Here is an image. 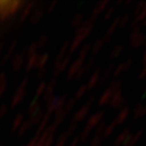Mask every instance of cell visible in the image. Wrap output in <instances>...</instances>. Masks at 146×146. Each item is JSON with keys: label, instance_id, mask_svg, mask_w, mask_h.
<instances>
[{"label": "cell", "instance_id": "obj_54", "mask_svg": "<svg viewBox=\"0 0 146 146\" xmlns=\"http://www.w3.org/2000/svg\"><path fill=\"white\" fill-rule=\"evenodd\" d=\"M144 98H146V90L142 93V99H144Z\"/></svg>", "mask_w": 146, "mask_h": 146}, {"label": "cell", "instance_id": "obj_15", "mask_svg": "<svg viewBox=\"0 0 146 146\" xmlns=\"http://www.w3.org/2000/svg\"><path fill=\"white\" fill-rule=\"evenodd\" d=\"M110 5V0H102V1H99L96 5H94L93 10H92V14H91V15L95 16V17H99V16L101 15V13H102V12H104Z\"/></svg>", "mask_w": 146, "mask_h": 146}, {"label": "cell", "instance_id": "obj_45", "mask_svg": "<svg viewBox=\"0 0 146 146\" xmlns=\"http://www.w3.org/2000/svg\"><path fill=\"white\" fill-rule=\"evenodd\" d=\"M146 78V65H143V68L141 69V72L137 75V79L139 80H144Z\"/></svg>", "mask_w": 146, "mask_h": 146}, {"label": "cell", "instance_id": "obj_46", "mask_svg": "<svg viewBox=\"0 0 146 146\" xmlns=\"http://www.w3.org/2000/svg\"><path fill=\"white\" fill-rule=\"evenodd\" d=\"M46 74H47V68H46V67H43V68H40V69H38V74H37V78H38V79L43 78Z\"/></svg>", "mask_w": 146, "mask_h": 146}, {"label": "cell", "instance_id": "obj_5", "mask_svg": "<svg viewBox=\"0 0 146 146\" xmlns=\"http://www.w3.org/2000/svg\"><path fill=\"white\" fill-rule=\"evenodd\" d=\"M132 65H133V58H125V61H122L121 63H119V65H117V66L114 68V70H113V73H111V77L114 79H116V78H118L120 75L128 73L129 69L132 67Z\"/></svg>", "mask_w": 146, "mask_h": 146}, {"label": "cell", "instance_id": "obj_7", "mask_svg": "<svg viewBox=\"0 0 146 146\" xmlns=\"http://www.w3.org/2000/svg\"><path fill=\"white\" fill-rule=\"evenodd\" d=\"M84 62H86V60L77 58L72 64H70V66H69L67 69V75H66V80H67V81L73 80L74 77L76 76V74L78 73L79 69L84 66Z\"/></svg>", "mask_w": 146, "mask_h": 146}, {"label": "cell", "instance_id": "obj_30", "mask_svg": "<svg viewBox=\"0 0 146 146\" xmlns=\"http://www.w3.org/2000/svg\"><path fill=\"white\" fill-rule=\"evenodd\" d=\"M42 16H43V11L42 10H36L34 14H31V24H38L39 22L42 20Z\"/></svg>", "mask_w": 146, "mask_h": 146}, {"label": "cell", "instance_id": "obj_39", "mask_svg": "<svg viewBox=\"0 0 146 146\" xmlns=\"http://www.w3.org/2000/svg\"><path fill=\"white\" fill-rule=\"evenodd\" d=\"M106 125H107V122H106V121H104V120H102L99 125L95 127V133H94V134L102 135V133H103V131H104V129H105V127H106Z\"/></svg>", "mask_w": 146, "mask_h": 146}, {"label": "cell", "instance_id": "obj_52", "mask_svg": "<svg viewBox=\"0 0 146 146\" xmlns=\"http://www.w3.org/2000/svg\"><path fill=\"white\" fill-rule=\"evenodd\" d=\"M141 62L143 65H146V49H145V51H144V53H143V56H142Z\"/></svg>", "mask_w": 146, "mask_h": 146}, {"label": "cell", "instance_id": "obj_18", "mask_svg": "<svg viewBox=\"0 0 146 146\" xmlns=\"http://www.w3.org/2000/svg\"><path fill=\"white\" fill-rule=\"evenodd\" d=\"M55 86H56V80L55 79H52L48 87H46V90L43 92V99L46 102H49L50 100L53 98V92H54V89H55Z\"/></svg>", "mask_w": 146, "mask_h": 146}, {"label": "cell", "instance_id": "obj_26", "mask_svg": "<svg viewBox=\"0 0 146 146\" xmlns=\"http://www.w3.org/2000/svg\"><path fill=\"white\" fill-rule=\"evenodd\" d=\"M143 134H144V129H140V130H137L136 131V133H134V134L132 135V139H131L130 143H129L127 146H135L136 144L139 143V141L142 139Z\"/></svg>", "mask_w": 146, "mask_h": 146}, {"label": "cell", "instance_id": "obj_40", "mask_svg": "<svg viewBox=\"0 0 146 146\" xmlns=\"http://www.w3.org/2000/svg\"><path fill=\"white\" fill-rule=\"evenodd\" d=\"M76 131H77V125H70L66 130L63 132V133L69 139L72 135H74V133H75Z\"/></svg>", "mask_w": 146, "mask_h": 146}, {"label": "cell", "instance_id": "obj_49", "mask_svg": "<svg viewBox=\"0 0 146 146\" xmlns=\"http://www.w3.org/2000/svg\"><path fill=\"white\" fill-rule=\"evenodd\" d=\"M22 118H23V116H22V115L16 116V122H13V128H14V127H15V128H17L19 125H21V121H23V120H22Z\"/></svg>", "mask_w": 146, "mask_h": 146}, {"label": "cell", "instance_id": "obj_17", "mask_svg": "<svg viewBox=\"0 0 146 146\" xmlns=\"http://www.w3.org/2000/svg\"><path fill=\"white\" fill-rule=\"evenodd\" d=\"M105 44V41H104V38L102 37V38H98L93 43H91V49H90V52L92 54V58H94L95 55H98L100 52H101V50L103 49Z\"/></svg>", "mask_w": 146, "mask_h": 146}, {"label": "cell", "instance_id": "obj_19", "mask_svg": "<svg viewBox=\"0 0 146 146\" xmlns=\"http://www.w3.org/2000/svg\"><path fill=\"white\" fill-rule=\"evenodd\" d=\"M113 92L110 91V89H106L104 92L102 93V95L99 98V101H98V105L99 106H105V105L110 104V99H111V96H113Z\"/></svg>", "mask_w": 146, "mask_h": 146}, {"label": "cell", "instance_id": "obj_16", "mask_svg": "<svg viewBox=\"0 0 146 146\" xmlns=\"http://www.w3.org/2000/svg\"><path fill=\"white\" fill-rule=\"evenodd\" d=\"M131 133H132V132H131V129L129 127L125 128V129L117 135V137H116L114 143H113V146H122V144H123L125 141L127 140V137L130 135Z\"/></svg>", "mask_w": 146, "mask_h": 146}, {"label": "cell", "instance_id": "obj_20", "mask_svg": "<svg viewBox=\"0 0 146 146\" xmlns=\"http://www.w3.org/2000/svg\"><path fill=\"white\" fill-rule=\"evenodd\" d=\"M123 50H125V46H123L122 43H118V44L114 46V48L110 50V58L113 60V61H114V60H117V58L122 54Z\"/></svg>", "mask_w": 146, "mask_h": 146}, {"label": "cell", "instance_id": "obj_13", "mask_svg": "<svg viewBox=\"0 0 146 146\" xmlns=\"http://www.w3.org/2000/svg\"><path fill=\"white\" fill-rule=\"evenodd\" d=\"M69 62H70V55H67L65 56V58L63 60L62 62L56 63L54 64V70H53V76L54 77H58L67 68V66L69 65Z\"/></svg>", "mask_w": 146, "mask_h": 146}, {"label": "cell", "instance_id": "obj_12", "mask_svg": "<svg viewBox=\"0 0 146 146\" xmlns=\"http://www.w3.org/2000/svg\"><path fill=\"white\" fill-rule=\"evenodd\" d=\"M130 113H131L130 107L127 106V105L123 106L121 110H119V113L117 114L115 120H114V122L116 123V125L118 127V125H122L125 120L128 119V117H129V115H130Z\"/></svg>", "mask_w": 146, "mask_h": 146}, {"label": "cell", "instance_id": "obj_53", "mask_svg": "<svg viewBox=\"0 0 146 146\" xmlns=\"http://www.w3.org/2000/svg\"><path fill=\"white\" fill-rule=\"evenodd\" d=\"M132 0H123V2H122V5H132Z\"/></svg>", "mask_w": 146, "mask_h": 146}, {"label": "cell", "instance_id": "obj_56", "mask_svg": "<svg viewBox=\"0 0 146 146\" xmlns=\"http://www.w3.org/2000/svg\"><path fill=\"white\" fill-rule=\"evenodd\" d=\"M144 146H146V143H145V144H144Z\"/></svg>", "mask_w": 146, "mask_h": 146}, {"label": "cell", "instance_id": "obj_50", "mask_svg": "<svg viewBox=\"0 0 146 146\" xmlns=\"http://www.w3.org/2000/svg\"><path fill=\"white\" fill-rule=\"evenodd\" d=\"M58 5V2L56 1H53V2H51L50 5H49V7H48V12L50 13V12H52L54 9H55V7Z\"/></svg>", "mask_w": 146, "mask_h": 146}, {"label": "cell", "instance_id": "obj_14", "mask_svg": "<svg viewBox=\"0 0 146 146\" xmlns=\"http://www.w3.org/2000/svg\"><path fill=\"white\" fill-rule=\"evenodd\" d=\"M114 68H115V65H114V63H110V65L106 67L105 72L103 73V75L100 77V80H99V82H98V86H96V88H103V87H104V84H106L107 79L110 78V76H111V73H113Z\"/></svg>", "mask_w": 146, "mask_h": 146}, {"label": "cell", "instance_id": "obj_8", "mask_svg": "<svg viewBox=\"0 0 146 146\" xmlns=\"http://www.w3.org/2000/svg\"><path fill=\"white\" fill-rule=\"evenodd\" d=\"M104 115H105V111H103V110H100V111L94 113L93 115H91L88 118L86 127H88V128H90V129H92V130H93L94 128H95V127H96V125H99L100 122L103 120Z\"/></svg>", "mask_w": 146, "mask_h": 146}, {"label": "cell", "instance_id": "obj_55", "mask_svg": "<svg viewBox=\"0 0 146 146\" xmlns=\"http://www.w3.org/2000/svg\"><path fill=\"white\" fill-rule=\"evenodd\" d=\"M142 23H143V26L146 27V17H145V19H144V21L142 22Z\"/></svg>", "mask_w": 146, "mask_h": 146}, {"label": "cell", "instance_id": "obj_32", "mask_svg": "<svg viewBox=\"0 0 146 146\" xmlns=\"http://www.w3.org/2000/svg\"><path fill=\"white\" fill-rule=\"evenodd\" d=\"M115 11H116V7L115 5H110V7H107V9L105 10V13L103 15V20L105 22L110 21V19L113 17V15L115 14Z\"/></svg>", "mask_w": 146, "mask_h": 146}, {"label": "cell", "instance_id": "obj_36", "mask_svg": "<svg viewBox=\"0 0 146 146\" xmlns=\"http://www.w3.org/2000/svg\"><path fill=\"white\" fill-rule=\"evenodd\" d=\"M23 64H24V61H23L22 56L21 55H17L14 58V61L12 62V68H13V70H19L23 66Z\"/></svg>", "mask_w": 146, "mask_h": 146}, {"label": "cell", "instance_id": "obj_28", "mask_svg": "<svg viewBox=\"0 0 146 146\" xmlns=\"http://www.w3.org/2000/svg\"><path fill=\"white\" fill-rule=\"evenodd\" d=\"M76 104H77V100L74 99V98H70V99H68L67 101L65 102V105H64L63 110L68 114L69 111H72V110H74V107L76 106Z\"/></svg>", "mask_w": 146, "mask_h": 146}, {"label": "cell", "instance_id": "obj_44", "mask_svg": "<svg viewBox=\"0 0 146 146\" xmlns=\"http://www.w3.org/2000/svg\"><path fill=\"white\" fill-rule=\"evenodd\" d=\"M46 87H47V84H44V82H41V84H39V87H38V89H37V91H36L37 96H40V95L43 94L44 90H46Z\"/></svg>", "mask_w": 146, "mask_h": 146}, {"label": "cell", "instance_id": "obj_35", "mask_svg": "<svg viewBox=\"0 0 146 146\" xmlns=\"http://www.w3.org/2000/svg\"><path fill=\"white\" fill-rule=\"evenodd\" d=\"M103 145V137L102 135L94 134L90 141V146H102Z\"/></svg>", "mask_w": 146, "mask_h": 146}, {"label": "cell", "instance_id": "obj_22", "mask_svg": "<svg viewBox=\"0 0 146 146\" xmlns=\"http://www.w3.org/2000/svg\"><path fill=\"white\" fill-rule=\"evenodd\" d=\"M119 21H120V16H117L115 17L113 22H111V24L110 25V27L107 28V31H106V34H105V36H108V37H111L114 34H115V31L118 29V27H119Z\"/></svg>", "mask_w": 146, "mask_h": 146}, {"label": "cell", "instance_id": "obj_42", "mask_svg": "<svg viewBox=\"0 0 146 146\" xmlns=\"http://www.w3.org/2000/svg\"><path fill=\"white\" fill-rule=\"evenodd\" d=\"M96 100H98L96 95H95V94H91V95L88 98V100H87V103H86V105L88 106L89 108H91V107H93V105L95 104Z\"/></svg>", "mask_w": 146, "mask_h": 146}, {"label": "cell", "instance_id": "obj_21", "mask_svg": "<svg viewBox=\"0 0 146 146\" xmlns=\"http://www.w3.org/2000/svg\"><path fill=\"white\" fill-rule=\"evenodd\" d=\"M84 13H76L75 15L73 16L72 21H70V25L74 28H79L84 24Z\"/></svg>", "mask_w": 146, "mask_h": 146}, {"label": "cell", "instance_id": "obj_1", "mask_svg": "<svg viewBox=\"0 0 146 146\" xmlns=\"http://www.w3.org/2000/svg\"><path fill=\"white\" fill-rule=\"evenodd\" d=\"M93 26H94L93 23L90 22L89 20H87V21L84 22V24H82L81 26L76 29L75 38H74L73 41L70 42V44H69V50H68L69 54L75 53L77 49H79V48L81 47V44H82V42L84 41V39L88 38L89 35L92 33Z\"/></svg>", "mask_w": 146, "mask_h": 146}, {"label": "cell", "instance_id": "obj_58", "mask_svg": "<svg viewBox=\"0 0 146 146\" xmlns=\"http://www.w3.org/2000/svg\"><path fill=\"white\" fill-rule=\"evenodd\" d=\"M145 46H146V40H145Z\"/></svg>", "mask_w": 146, "mask_h": 146}, {"label": "cell", "instance_id": "obj_3", "mask_svg": "<svg viewBox=\"0 0 146 146\" xmlns=\"http://www.w3.org/2000/svg\"><path fill=\"white\" fill-rule=\"evenodd\" d=\"M146 35L142 31V29H135L131 31L129 35V42H130V48L133 50H137L145 46Z\"/></svg>", "mask_w": 146, "mask_h": 146}, {"label": "cell", "instance_id": "obj_31", "mask_svg": "<svg viewBox=\"0 0 146 146\" xmlns=\"http://www.w3.org/2000/svg\"><path fill=\"white\" fill-rule=\"evenodd\" d=\"M88 92V90H87V87H86V84H81L78 89H77V91H76V93H75V96H74V99H76L77 101L78 100H81L84 98L86 93Z\"/></svg>", "mask_w": 146, "mask_h": 146}, {"label": "cell", "instance_id": "obj_48", "mask_svg": "<svg viewBox=\"0 0 146 146\" xmlns=\"http://www.w3.org/2000/svg\"><path fill=\"white\" fill-rule=\"evenodd\" d=\"M79 143H80V139H79V135H76L73 139V140H72V142H70L69 146H78Z\"/></svg>", "mask_w": 146, "mask_h": 146}, {"label": "cell", "instance_id": "obj_25", "mask_svg": "<svg viewBox=\"0 0 146 146\" xmlns=\"http://www.w3.org/2000/svg\"><path fill=\"white\" fill-rule=\"evenodd\" d=\"M49 61V54L48 53H43L41 55H38L37 58V62H36V67L37 69H40V68L46 67V64Z\"/></svg>", "mask_w": 146, "mask_h": 146}, {"label": "cell", "instance_id": "obj_4", "mask_svg": "<svg viewBox=\"0 0 146 146\" xmlns=\"http://www.w3.org/2000/svg\"><path fill=\"white\" fill-rule=\"evenodd\" d=\"M68 100V94H64L62 96H53L52 99L48 102L47 111L55 113L58 110H62L65 105V102Z\"/></svg>", "mask_w": 146, "mask_h": 146}, {"label": "cell", "instance_id": "obj_11", "mask_svg": "<svg viewBox=\"0 0 146 146\" xmlns=\"http://www.w3.org/2000/svg\"><path fill=\"white\" fill-rule=\"evenodd\" d=\"M89 110H90V108H89L87 105L86 104L82 105V106L75 113V115L73 116V118H72V120H70L72 125H75L76 122H81V121L88 116Z\"/></svg>", "mask_w": 146, "mask_h": 146}, {"label": "cell", "instance_id": "obj_2", "mask_svg": "<svg viewBox=\"0 0 146 146\" xmlns=\"http://www.w3.org/2000/svg\"><path fill=\"white\" fill-rule=\"evenodd\" d=\"M21 1H0V20H5L20 10Z\"/></svg>", "mask_w": 146, "mask_h": 146}, {"label": "cell", "instance_id": "obj_33", "mask_svg": "<svg viewBox=\"0 0 146 146\" xmlns=\"http://www.w3.org/2000/svg\"><path fill=\"white\" fill-rule=\"evenodd\" d=\"M130 14H128V13H125L123 14L122 16H120V21H119V27L120 29H123L125 27L128 26V24L130 23Z\"/></svg>", "mask_w": 146, "mask_h": 146}, {"label": "cell", "instance_id": "obj_27", "mask_svg": "<svg viewBox=\"0 0 146 146\" xmlns=\"http://www.w3.org/2000/svg\"><path fill=\"white\" fill-rule=\"evenodd\" d=\"M92 133V129H90L88 127H84V129L81 130L80 134H79V139H80V143H84V142L88 140L90 135Z\"/></svg>", "mask_w": 146, "mask_h": 146}, {"label": "cell", "instance_id": "obj_47", "mask_svg": "<svg viewBox=\"0 0 146 146\" xmlns=\"http://www.w3.org/2000/svg\"><path fill=\"white\" fill-rule=\"evenodd\" d=\"M130 29L131 31H135V29H142L139 23H136L135 21H132L130 23Z\"/></svg>", "mask_w": 146, "mask_h": 146}, {"label": "cell", "instance_id": "obj_34", "mask_svg": "<svg viewBox=\"0 0 146 146\" xmlns=\"http://www.w3.org/2000/svg\"><path fill=\"white\" fill-rule=\"evenodd\" d=\"M24 96H25V92L24 93L22 92V87H21V88L16 91V95H14V98L12 100V106H15V105L19 104L22 100H23Z\"/></svg>", "mask_w": 146, "mask_h": 146}, {"label": "cell", "instance_id": "obj_9", "mask_svg": "<svg viewBox=\"0 0 146 146\" xmlns=\"http://www.w3.org/2000/svg\"><path fill=\"white\" fill-rule=\"evenodd\" d=\"M145 116H146V104L142 103V102H137L135 107H134V110L132 111V122L142 119Z\"/></svg>", "mask_w": 146, "mask_h": 146}, {"label": "cell", "instance_id": "obj_29", "mask_svg": "<svg viewBox=\"0 0 146 146\" xmlns=\"http://www.w3.org/2000/svg\"><path fill=\"white\" fill-rule=\"evenodd\" d=\"M90 49H91V43H84V46H81V48H80V51H79L78 58L86 60V58H87V56H88L89 52H90Z\"/></svg>", "mask_w": 146, "mask_h": 146}, {"label": "cell", "instance_id": "obj_10", "mask_svg": "<svg viewBox=\"0 0 146 146\" xmlns=\"http://www.w3.org/2000/svg\"><path fill=\"white\" fill-rule=\"evenodd\" d=\"M101 69H102L101 67H96L94 69L93 74L90 76L88 82L86 84V87H87L88 91H92L94 88H96L98 82H99L100 80V77H101Z\"/></svg>", "mask_w": 146, "mask_h": 146}, {"label": "cell", "instance_id": "obj_24", "mask_svg": "<svg viewBox=\"0 0 146 146\" xmlns=\"http://www.w3.org/2000/svg\"><path fill=\"white\" fill-rule=\"evenodd\" d=\"M116 123L114 122V120L110 122V123H107V125L105 127L104 131H103V133H102V137L103 139H107V137H110L113 133H114V131L116 130Z\"/></svg>", "mask_w": 146, "mask_h": 146}, {"label": "cell", "instance_id": "obj_43", "mask_svg": "<svg viewBox=\"0 0 146 146\" xmlns=\"http://www.w3.org/2000/svg\"><path fill=\"white\" fill-rule=\"evenodd\" d=\"M87 74H86V70H84V66L80 68L78 70V73L76 74V76L74 77V80H76V81H78V80H80L81 78H84V76H86Z\"/></svg>", "mask_w": 146, "mask_h": 146}, {"label": "cell", "instance_id": "obj_41", "mask_svg": "<svg viewBox=\"0 0 146 146\" xmlns=\"http://www.w3.org/2000/svg\"><path fill=\"white\" fill-rule=\"evenodd\" d=\"M48 36L47 35H41L40 36V38H39V40L36 42V46L37 48H42V47H44L46 46V43L48 42Z\"/></svg>", "mask_w": 146, "mask_h": 146}, {"label": "cell", "instance_id": "obj_38", "mask_svg": "<svg viewBox=\"0 0 146 146\" xmlns=\"http://www.w3.org/2000/svg\"><path fill=\"white\" fill-rule=\"evenodd\" d=\"M94 64H95V60H94V58H91L90 60H89V61L84 62V70H86V74L90 73V72H91V70L93 69Z\"/></svg>", "mask_w": 146, "mask_h": 146}, {"label": "cell", "instance_id": "obj_51", "mask_svg": "<svg viewBox=\"0 0 146 146\" xmlns=\"http://www.w3.org/2000/svg\"><path fill=\"white\" fill-rule=\"evenodd\" d=\"M132 135H133V133H131L130 135H129V136H128V137H127V140H125V143L122 144V146H127V145H128V144H129V143H130L131 139H132Z\"/></svg>", "mask_w": 146, "mask_h": 146}, {"label": "cell", "instance_id": "obj_6", "mask_svg": "<svg viewBox=\"0 0 146 146\" xmlns=\"http://www.w3.org/2000/svg\"><path fill=\"white\" fill-rule=\"evenodd\" d=\"M125 102L127 100L122 95V90H119L113 94L110 102V106L113 110H121L123 106H125Z\"/></svg>", "mask_w": 146, "mask_h": 146}, {"label": "cell", "instance_id": "obj_37", "mask_svg": "<svg viewBox=\"0 0 146 146\" xmlns=\"http://www.w3.org/2000/svg\"><path fill=\"white\" fill-rule=\"evenodd\" d=\"M25 8H24V11H23V13H22L21 15V20H25L27 16L29 15V13H31V11L33 10V3L31 2H25Z\"/></svg>", "mask_w": 146, "mask_h": 146}, {"label": "cell", "instance_id": "obj_23", "mask_svg": "<svg viewBox=\"0 0 146 146\" xmlns=\"http://www.w3.org/2000/svg\"><path fill=\"white\" fill-rule=\"evenodd\" d=\"M121 88H122V80L120 78H116L110 81L107 89H110L113 93H115V92L119 91V90H122Z\"/></svg>", "mask_w": 146, "mask_h": 146}, {"label": "cell", "instance_id": "obj_57", "mask_svg": "<svg viewBox=\"0 0 146 146\" xmlns=\"http://www.w3.org/2000/svg\"><path fill=\"white\" fill-rule=\"evenodd\" d=\"M145 121H146V116H145Z\"/></svg>", "mask_w": 146, "mask_h": 146}]
</instances>
